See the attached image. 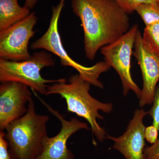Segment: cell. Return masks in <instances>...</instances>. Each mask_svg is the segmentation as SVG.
<instances>
[{"instance_id": "cell-1", "label": "cell", "mask_w": 159, "mask_h": 159, "mask_svg": "<svg viewBox=\"0 0 159 159\" xmlns=\"http://www.w3.org/2000/svg\"><path fill=\"white\" fill-rule=\"evenodd\" d=\"M71 7L81 21L84 51L89 60L130 29L129 15L113 0H71Z\"/></svg>"}, {"instance_id": "cell-4", "label": "cell", "mask_w": 159, "mask_h": 159, "mask_svg": "<svg viewBox=\"0 0 159 159\" xmlns=\"http://www.w3.org/2000/svg\"><path fill=\"white\" fill-rule=\"evenodd\" d=\"M66 0H60L59 3L52 8V15L48 29L42 36L31 44L32 50L43 49L56 55L61 63L65 66H70L78 71V74L91 85L99 89L103 88L99 78L101 74L109 70L111 67L105 61L97 63L94 66L86 67L72 59L63 46L58 30V24L61 13Z\"/></svg>"}, {"instance_id": "cell-11", "label": "cell", "mask_w": 159, "mask_h": 159, "mask_svg": "<svg viewBox=\"0 0 159 159\" xmlns=\"http://www.w3.org/2000/svg\"><path fill=\"white\" fill-rule=\"evenodd\" d=\"M147 114L148 111L143 109L136 110L123 134L118 137L107 136V139L114 142L112 148L122 154L125 159H144L146 127L143 120Z\"/></svg>"}, {"instance_id": "cell-12", "label": "cell", "mask_w": 159, "mask_h": 159, "mask_svg": "<svg viewBox=\"0 0 159 159\" xmlns=\"http://www.w3.org/2000/svg\"><path fill=\"white\" fill-rule=\"evenodd\" d=\"M30 10L20 6L18 0H0V32L25 19Z\"/></svg>"}, {"instance_id": "cell-14", "label": "cell", "mask_w": 159, "mask_h": 159, "mask_svg": "<svg viewBox=\"0 0 159 159\" xmlns=\"http://www.w3.org/2000/svg\"><path fill=\"white\" fill-rule=\"evenodd\" d=\"M142 35L145 43L159 56V21L145 26Z\"/></svg>"}, {"instance_id": "cell-16", "label": "cell", "mask_w": 159, "mask_h": 159, "mask_svg": "<svg viewBox=\"0 0 159 159\" xmlns=\"http://www.w3.org/2000/svg\"><path fill=\"white\" fill-rule=\"evenodd\" d=\"M152 104L148 114L152 119V125L159 131V84L157 85L156 89Z\"/></svg>"}, {"instance_id": "cell-13", "label": "cell", "mask_w": 159, "mask_h": 159, "mask_svg": "<svg viewBox=\"0 0 159 159\" xmlns=\"http://www.w3.org/2000/svg\"><path fill=\"white\" fill-rule=\"evenodd\" d=\"M135 11L140 16L145 26L159 21V5L141 4L137 7Z\"/></svg>"}, {"instance_id": "cell-6", "label": "cell", "mask_w": 159, "mask_h": 159, "mask_svg": "<svg viewBox=\"0 0 159 159\" xmlns=\"http://www.w3.org/2000/svg\"><path fill=\"white\" fill-rule=\"evenodd\" d=\"M139 30L138 25H134L122 37L102 47L100 51L104 57V61L119 75L123 95L126 97L129 92L132 91L139 99L142 89L134 81L131 73V57Z\"/></svg>"}, {"instance_id": "cell-15", "label": "cell", "mask_w": 159, "mask_h": 159, "mask_svg": "<svg viewBox=\"0 0 159 159\" xmlns=\"http://www.w3.org/2000/svg\"><path fill=\"white\" fill-rule=\"evenodd\" d=\"M127 14L133 13L139 5L145 3L159 5V0H113Z\"/></svg>"}, {"instance_id": "cell-9", "label": "cell", "mask_w": 159, "mask_h": 159, "mask_svg": "<svg viewBox=\"0 0 159 159\" xmlns=\"http://www.w3.org/2000/svg\"><path fill=\"white\" fill-rule=\"evenodd\" d=\"M133 55L138 61L142 72L143 86L139 98L141 108L153 102L159 81V56L145 43L140 31L137 32Z\"/></svg>"}, {"instance_id": "cell-7", "label": "cell", "mask_w": 159, "mask_h": 159, "mask_svg": "<svg viewBox=\"0 0 159 159\" xmlns=\"http://www.w3.org/2000/svg\"><path fill=\"white\" fill-rule=\"evenodd\" d=\"M37 22L34 12L25 19L0 32V59L20 61L30 59L29 41L34 36Z\"/></svg>"}, {"instance_id": "cell-20", "label": "cell", "mask_w": 159, "mask_h": 159, "mask_svg": "<svg viewBox=\"0 0 159 159\" xmlns=\"http://www.w3.org/2000/svg\"><path fill=\"white\" fill-rule=\"evenodd\" d=\"M39 0H25V6L29 9H32L37 4Z\"/></svg>"}, {"instance_id": "cell-2", "label": "cell", "mask_w": 159, "mask_h": 159, "mask_svg": "<svg viewBox=\"0 0 159 159\" xmlns=\"http://www.w3.org/2000/svg\"><path fill=\"white\" fill-rule=\"evenodd\" d=\"M91 85L79 74H75L70 77L69 83L65 79L48 86L46 95H60L65 99L68 111L85 119L90 125L93 135L99 142H103L107 134L97 122V119H104L99 111L110 113L113 105L111 102H100L92 97L89 93Z\"/></svg>"}, {"instance_id": "cell-10", "label": "cell", "mask_w": 159, "mask_h": 159, "mask_svg": "<svg viewBox=\"0 0 159 159\" xmlns=\"http://www.w3.org/2000/svg\"><path fill=\"white\" fill-rule=\"evenodd\" d=\"M29 87L15 81L0 85V130H4L11 122L22 117L28 111L27 103L31 99Z\"/></svg>"}, {"instance_id": "cell-17", "label": "cell", "mask_w": 159, "mask_h": 159, "mask_svg": "<svg viewBox=\"0 0 159 159\" xmlns=\"http://www.w3.org/2000/svg\"><path fill=\"white\" fill-rule=\"evenodd\" d=\"M6 135L4 130L0 131V159H11Z\"/></svg>"}, {"instance_id": "cell-18", "label": "cell", "mask_w": 159, "mask_h": 159, "mask_svg": "<svg viewBox=\"0 0 159 159\" xmlns=\"http://www.w3.org/2000/svg\"><path fill=\"white\" fill-rule=\"evenodd\" d=\"M144 159H159V137L157 142L144 150Z\"/></svg>"}, {"instance_id": "cell-8", "label": "cell", "mask_w": 159, "mask_h": 159, "mask_svg": "<svg viewBox=\"0 0 159 159\" xmlns=\"http://www.w3.org/2000/svg\"><path fill=\"white\" fill-rule=\"evenodd\" d=\"M35 96L47 107L48 110L59 119L61 123L59 132L53 137H46L43 142V150L36 159H74V155L67 147V142L73 134L81 129H89L85 122H81L76 118L67 120L58 111L55 110L41 98Z\"/></svg>"}, {"instance_id": "cell-5", "label": "cell", "mask_w": 159, "mask_h": 159, "mask_svg": "<svg viewBox=\"0 0 159 159\" xmlns=\"http://www.w3.org/2000/svg\"><path fill=\"white\" fill-rule=\"evenodd\" d=\"M54 65L52 55L44 50L35 52L30 59L23 61L0 59V82L20 83L31 90L46 95L48 86L47 84L61 82L65 79L47 80L42 77L41 71L43 68Z\"/></svg>"}, {"instance_id": "cell-19", "label": "cell", "mask_w": 159, "mask_h": 159, "mask_svg": "<svg viewBox=\"0 0 159 159\" xmlns=\"http://www.w3.org/2000/svg\"><path fill=\"white\" fill-rule=\"evenodd\" d=\"M158 132V129L152 124L146 127L145 131V141L151 145L155 143L159 138Z\"/></svg>"}, {"instance_id": "cell-3", "label": "cell", "mask_w": 159, "mask_h": 159, "mask_svg": "<svg viewBox=\"0 0 159 159\" xmlns=\"http://www.w3.org/2000/svg\"><path fill=\"white\" fill-rule=\"evenodd\" d=\"M28 108L24 116L11 122L6 129L11 159H36L41 153L43 142L48 136L46 124L48 116L36 113L32 98Z\"/></svg>"}]
</instances>
